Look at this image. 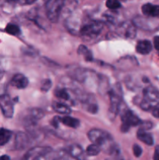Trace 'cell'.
<instances>
[{
    "label": "cell",
    "mask_w": 159,
    "mask_h": 160,
    "mask_svg": "<svg viewBox=\"0 0 159 160\" xmlns=\"http://www.w3.org/2000/svg\"><path fill=\"white\" fill-rule=\"evenodd\" d=\"M87 135L92 143L99 146L101 149H103L108 154L113 156L119 154L118 145L115 143L112 136L106 131L94 128L90 130Z\"/></svg>",
    "instance_id": "cell-1"
},
{
    "label": "cell",
    "mask_w": 159,
    "mask_h": 160,
    "mask_svg": "<svg viewBox=\"0 0 159 160\" xmlns=\"http://www.w3.org/2000/svg\"><path fill=\"white\" fill-rule=\"evenodd\" d=\"M140 107L145 111L159 108V91L152 86L145 88L140 102Z\"/></svg>",
    "instance_id": "cell-2"
},
{
    "label": "cell",
    "mask_w": 159,
    "mask_h": 160,
    "mask_svg": "<svg viewBox=\"0 0 159 160\" xmlns=\"http://www.w3.org/2000/svg\"><path fill=\"white\" fill-rule=\"evenodd\" d=\"M104 28V23L101 20H90L83 24L78 30V32L83 37L93 38L101 34Z\"/></svg>",
    "instance_id": "cell-3"
},
{
    "label": "cell",
    "mask_w": 159,
    "mask_h": 160,
    "mask_svg": "<svg viewBox=\"0 0 159 160\" xmlns=\"http://www.w3.org/2000/svg\"><path fill=\"white\" fill-rule=\"evenodd\" d=\"M44 116H45V112L41 109H39V108L28 109L26 112H25L24 117L22 118L23 126L28 131H33L35 129L37 121L43 118Z\"/></svg>",
    "instance_id": "cell-4"
},
{
    "label": "cell",
    "mask_w": 159,
    "mask_h": 160,
    "mask_svg": "<svg viewBox=\"0 0 159 160\" xmlns=\"http://www.w3.org/2000/svg\"><path fill=\"white\" fill-rule=\"evenodd\" d=\"M110 97V108H109V117L113 120L117 114L121 110L122 104V90L121 87L113 88L108 92Z\"/></svg>",
    "instance_id": "cell-5"
},
{
    "label": "cell",
    "mask_w": 159,
    "mask_h": 160,
    "mask_svg": "<svg viewBox=\"0 0 159 160\" xmlns=\"http://www.w3.org/2000/svg\"><path fill=\"white\" fill-rule=\"evenodd\" d=\"M65 2L61 0H51L45 4L46 15L48 20L52 23H56L60 17L61 12L64 9Z\"/></svg>",
    "instance_id": "cell-6"
},
{
    "label": "cell",
    "mask_w": 159,
    "mask_h": 160,
    "mask_svg": "<svg viewBox=\"0 0 159 160\" xmlns=\"http://www.w3.org/2000/svg\"><path fill=\"white\" fill-rule=\"evenodd\" d=\"M121 120V131L123 133H126L130 129L131 127L138 126L142 123L140 119L136 114H134L132 110L129 109H124L122 110Z\"/></svg>",
    "instance_id": "cell-7"
},
{
    "label": "cell",
    "mask_w": 159,
    "mask_h": 160,
    "mask_svg": "<svg viewBox=\"0 0 159 160\" xmlns=\"http://www.w3.org/2000/svg\"><path fill=\"white\" fill-rule=\"evenodd\" d=\"M51 148L48 146H36L28 150L21 160H37L42 156L51 152Z\"/></svg>",
    "instance_id": "cell-8"
},
{
    "label": "cell",
    "mask_w": 159,
    "mask_h": 160,
    "mask_svg": "<svg viewBox=\"0 0 159 160\" xmlns=\"http://www.w3.org/2000/svg\"><path fill=\"white\" fill-rule=\"evenodd\" d=\"M0 109L6 118H12L14 114V103L7 94L0 95Z\"/></svg>",
    "instance_id": "cell-9"
},
{
    "label": "cell",
    "mask_w": 159,
    "mask_h": 160,
    "mask_svg": "<svg viewBox=\"0 0 159 160\" xmlns=\"http://www.w3.org/2000/svg\"><path fill=\"white\" fill-rule=\"evenodd\" d=\"M117 33L125 38L132 39L137 35V30L135 25L129 21L122 23L117 29Z\"/></svg>",
    "instance_id": "cell-10"
},
{
    "label": "cell",
    "mask_w": 159,
    "mask_h": 160,
    "mask_svg": "<svg viewBox=\"0 0 159 160\" xmlns=\"http://www.w3.org/2000/svg\"><path fill=\"white\" fill-rule=\"evenodd\" d=\"M32 138L28 133L20 132L16 134L15 138V148L17 150H23L27 148L31 143Z\"/></svg>",
    "instance_id": "cell-11"
},
{
    "label": "cell",
    "mask_w": 159,
    "mask_h": 160,
    "mask_svg": "<svg viewBox=\"0 0 159 160\" xmlns=\"http://www.w3.org/2000/svg\"><path fill=\"white\" fill-rule=\"evenodd\" d=\"M81 102L84 106V109L90 113L95 114L98 111V106L93 95H86L81 98Z\"/></svg>",
    "instance_id": "cell-12"
},
{
    "label": "cell",
    "mask_w": 159,
    "mask_h": 160,
    "mask_svg": "<svg viewBox=\"0 0 159 160\" xmlns=\"http://www.w3.org/2000/svg\"><path fill=\"white\" fill-rule=\"evenodd\" d=\"M66 153L76 160H86V156L84 149L80 145L73 144L67 148Z\"/></svg>",
    "instance_id": "cell-13"
},
{
    "label": "cell",
    "mask_w": 159,
    "mask_h": 160,
    "mask_svg": "<svg viewBox=\"0 0 159 160\" xmlns=\"http://www.w3.org/2000/svg\"><path fill=\"white\" fill-rule=\"evenodd\" d=\"M29 84L27 78L22 73L15 74L10 81V84L18 89L26 88Z\"/></svg>",
    "instance_id": "cell-14"
},
{
    "label": "cell",
    "mask_w": 159,
    "mask_h": 160,
    "mask_svg": "<svg viewBox=\"0 0 159 160\" xmlns=\"http://www.w3.org/2000/svg\"><path fill=\"white\" fill-rule=\"evenodd\" d=\"M141 10L145 16H147V17H159V6H157V5H154L151 4V3H146V4L142 6Z\"/></svg>",
    "instance_id": "cell-15"
},
{
    "label": "cell",
    "mask_w": 159,
    "mask_h": 160,
    "mask_svg": "<svg viewBox=\"0 0 159 160\" xmlns=\"http://www.w3.org/2000/svg\"><path fill=\"white\" fill-rule=\"evenodd\" d=\"M136 50L139 54L147 55L152 50V44L148 40H140L137 42Z\"/></svg>",
    "instance_id": "cell-16"
},
{
    "label": "cell",
    "mask_w": 159,
    "mask_h": 160,
    "mask_svg": "<svg viewBox=\"0 0 159 160\" xmlns=\"http://www.w3.org/2000/svg\"><path fill=\"white\" fill-rule=\"evenodd\" d=\"M137 138L140 141V142H143L144 144H146L147 145H149V146H151V145H154V138H153V136L151 135V134H150L149 132H147L145 130L142 129V128H140L137 131Z\"/></svg>",
    "instance_id": "cell-17"
},
{
    "label": "cell",
    "mask_w": 159,
    "mask_h": 160,
    "mask_svg": "<svg viewBox=\"0 0 159 160\" xmlns=\"http://www.w3.org/2000/svg\"><path fill=\"white\" fill-rule=\"evenodd\" d=\"M51 106H52V109L58 113L63 114V115H68L71 113V108L68 105H65L64 103L54 102Z\"/></svg>",
    "instance_id": "cell-18"
},
{
    "label": "cell",
    "mask_w": 159,
    "mask_h": 160,
    "mask_svg": "<svg viewBox=\"0 0 159 160\" xmlns=\"http://www.w3.org/2000/svg\"><path fill=\"white\" fill-rule=\"evenodd\" d=\"M59 120H60V123H63L64 125L71 128H79L80 124V122L79 120L74 118V117H68V116L62 117H59Z\"/></svg>",
    "instance_id": "cell-19"
},
{
    "label": "cell",
    "mask_w": 159,
    "mask_h": 160,
    "mask_svg": "<svg viewBox=\"0 0 159 160\" xmlns=\"http://www.w3.org/2000/svg\"><path fill=\"white\" fill-rule=\"evenodd\" d=\"M12 137V131L6 128H0V146L6 145Z\"/></svg>",
    "instance_id": "cell-20"
},
{
    "label": "cell",
    "mask_w": 159,
    "mask_h": 160,
    "mask_svg": "<svg viewBox=\"0 0 159 160\" xmlns=\"http://www.w3.org/2000/svg\"><path fill=\"white\" fill-rule=\"evenodd\" d=\"M77 53L79 55H80V56H84L85 60L89 61V62L93 61V54H92L91 52H90V50L88 49V48L86 47L85 45H80L77 50Z\"/></svg>",
    "instance_id": "cell-21"
},
{
    "label": "cell",
    "mask_w": 159,
    "mask_h": 160,
    "mask_svg": "<svg viewBox=\"0 0 159 160\" xmlns=\"http://www.w3.org/2000/svg\"><path fill=\"white\" fill-rule=\"evenodd\" d=\"M54 93L58 98H60L64 101H70V95L65 88H58L55 89Z\"/></svg>",
    "instance_id": "cell-22"
},
{
    "label": "cell",
    "mask_w": 159,
    "mask_h": 160,
    "mask_svg": "<svg viewBox=\"0 0 159 160\" xmlns=\"http://www.w3.org/2000/svg\"><path fill=\"white\" fill-rule=\"evenodd\" d=\"M5 30L8 34H11V35L17 36L21 34V30H20V27L14 23H8Z\"/></svg>",
    "instance_id": "cell-23"
},
{
    "label": "cell",
    "mask_w": 159,
    "mask_h": 160,
    "mask_svg": "<svg viewBox=\"0 0 159 160\" xmlns=\"http://www.w3.org/2000/svg\"><path fill=\"white\" fill-rule=\"evenodd\" d=\"M101 150V148H100L99 146L94 145V144H91V145H90L87 148V149H86V153H87V156H94L99 154Z\"/></svg>",
    "instance_id": "cell-24"
},
{
    "label": "cell",
    "mask_w": 159,
    "mask_h": 160,
    "mask_svg": "<svg viewBox=\"0 0 159 160\" xmlns=\"http://www.w3.org/2000/svg\"><path fill=\"white\" fill-rule=\"evenodd\" d=\"M105 5L111 10H115V9H118L122 7L121 2L117 0H108L106 2Z\"/></svg>",
    "instance_id": "cell-25"
},
{
    "label": "cell",
    "mask_w": 159,
    "mask_h": 160,
    "mask_svg": "<svg viewBox=\"0 0 159 160\" xmlns=\"http://www.w3.org/2000/svg\"><path fill=\"white\" fill-rule=\"evenodd\" d=\"M52 86V82L50 79H45L42 81L41 86V90L43 92H47L51 89Z\"/></svg>",
    "instance_id": "cell-26"
},
{
    "label": "cell",
    "mask_w": 159,
    "mask_h": 160,
    "mask_svg": "<svg viewBox=\"0 0 159 160\" xmlns=\"http://www.w3.org/2000/svg\"><path fill=\"white\" fill-rule=\"evenodd\" d=\"M132 152H133V154L136 157H140L143 152V150L140 145H137V144H134L133 146H132Z\"/></svg>",
    "instance_id": "cell-27"
},
{
    "label": "cell",
    "mask_w": 159,
    "mask_h": 160,
    "mask_svg": "<svg viewBox=\"0 0 159 160\" xmlns=\"http://www.w3.org/2000/svg\"><path fill=\"white\" fill-rule=\"evenodd\" d=\"M60 123V120H59V117H55L54 118L52 119L51 122V124L55 128H59V124Z\"/></svg>",
    "instance_id": "cell-28"
},
{
    "label": "cell",
    "mask_w": 159,
    "mask_h": 160,
    "mask_svg": "<svg viewBox=\"0 0 159 160\" xmlns=\"http://www.w3.org/2000/svg\"><path fill=\"white\" fill-rule=\"evenodd\" d=\"M154 48L159 51V36H155L154 38Z\"/></svg>",
    "instance_id": "cell-29"
},
{
    "label": "cell",
    "mask_w": 159,
    "mask_h": 160,
    "mask_svg": "<svg viewBox=\"0 0 159 160\" xmlns=\"http://www.w3.org/2000/svg\"><path fill=\"white\" fill-rule=\"evenodd\" d=\"M154 160H159V145H157L154 149Z\"/></svg>",
    "instance_id": "cell-30"
},
{
    "label": "cell",
    "mask_w": 159,
    "mask_h": 160,
    "mask_svg": "<svg viewBox=\"0 0 159 160\" xmlns=\"http://www.w3.org/2000/svg\"><path fill=\"white\" fill-rule=\"evenodd\" d=\"M4 73H5L4 68H3V67L2 66V63L0 62V81L2 79L3 76H4Z\"/></svg>",
    "instance_id": "cell-31"
},
{
    "label": "cell",
    "mask_w": 159,
    "mask_h": 160,
    "mask_svg": "<svg viewBox=\"0 0 159 160\" xmlns=\"http://www.w3.org/2000/svg\"><path fill=\"white\" fill-rule=\"evenodd\" d=\"M153 116L155 117H157V118H159V108H157V109H154L153 110Z\"/></svg>",
    "instance_id": "cell-32"
},
{
    "label": "cell",
    "mask_w": 159,
    "mask_h": 160,
    "mask_svg": "<svg viewBox=\"0 0 159 160\" xmlns=\"http://www.w3.org/2000/svg\"><path fill=\"white\" fill-rule=\"evenodd\" d=\"M0 160H10V158L6 155H3V156H0Z\"/></svg>",
    "instance_id": "cell-33"
}]
</instances>
